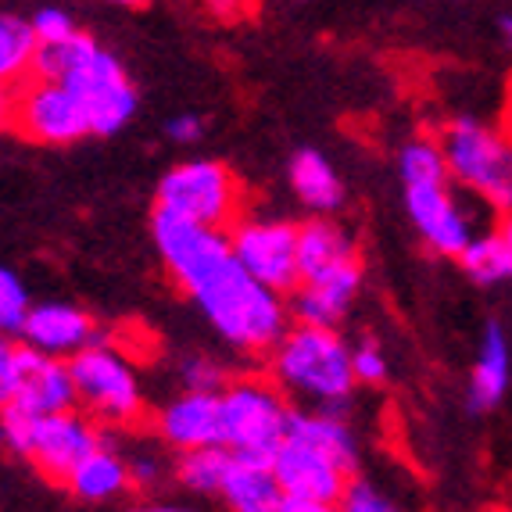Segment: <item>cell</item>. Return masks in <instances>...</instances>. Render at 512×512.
I'll use <instances>...</instances> for the list:
<instances>
[{
  "label": "cell",
  "instance_id": "28",
  "mask_svg": "<svg viewBox=\"0 0 512 512\" xmlns=\"http://www.w3.org/2000/svg\"><path fill=\"white\" fill-rule=\"evenodd\" d=\"M36 419L29 409H22V405H4L0 409V441L8 444V452L22 455V459H29V448H33V430H36Z\"/></svg>",
  "mask_w": 512,
  "mask_h": 512
},
{
  "label": "cell",
  "instance_id": "16",
  "mask_svg": "<svg viewBox=\"0 0 512 512\" xmlns=\"http://www.w3.org/2000/svg\"><path fill=\"white\" fill-rule=\"evenodd\" d=\"M15 405L29 409L33 416H51V412L76 409V384H72L69 359L43 355V351H36L26 344V351H22V380H18Z\"/></svg>",
  "mask_w": 512,
  "mask_h": 512
},
{
  "label": "cell",
  "instance_id": "26",
  "mask_svg": "<svg viewBox=\"0 0 512 512\" xmlns=\"http://www.w3.org/2000/svg\"><path fill=\"white\" fill-rule=\"evenodd\" d=\"M398 172H402L405 187L416 183H448V162H444L441 140L437 137H416L398 154Z\"/></svg>",
  "mask_w": 512,
  "mask_h": 512
},
{
  "label": "cell",
  "instance_id": "25",
  "mask_svg": "<svg viewBox=\"0 0 512 512\" xmlns=\"http://www.w3.org/2000/svg\"><path fill=\"white\" fill-rule=\"evenodd\" d=\"M97 40L86 36L83 29L61 36V40H40L36 43V58H33V76L40 79H65L86 54L94 51Z\"/></svg>",
  "mask_w": 512,
  "mask_h": 512
},
{
  "label": "cell",
  "instance_id": "40",
  "mask_svg": "<svg viewBox=\"0 0 512 512\" xmlns=\"http://www.w3.org/2000/svg\"><path fill=\"white\" fill-rule=\"evenodd\" d=\"M111 4H119V8H140V4H147V0H111Z\"/></svg>",
  "mask_w": 512,
  "mask_h": 512
},
{
  "label": "cell",
  "instance_id": "32",
  "mask_svg": "<svg viewBox=\"0 0 512 512\" xmlns=\"http://www.w3.org/2000/svg\"><path fill=\"white\" fill-rule=\"evenodd\" d=\"M337 509H344V512H391L394 502H391V498H380V491H376L373 484H366V480H359V477H351L348 487H344L341 505H337Z\"/></svg>",
  "mask_w": 512,
  "mask_h": 512
},
{
  "label": "cell",
  "instance_id": "19",
  "mask_svg": "<svg viewBox=\"0 0 512 512\" xmlns=\"http://www.w3.org/2000/svg\"><path fill=\"white\" fill-rule=\"evenodd\" d=\"M355 258V240L348 237L344 226L330 219V215H312L308 222L298 226V269L301 280L319 276L333 265Z\"/></svg>",
  "mask_w": 512,
  "mask_h": 512
},
{
  "label": "cell",
  "instance_id": "3",
  "mask_svg": "<svg viewBox=\"0 0 512 512\" xmlns=\"http://www.w3.org/2000/svg\"><path fill=\"white\" fill-rule=\"evenodd\" d=\"M437 140L448 162V176L462 190H470L498 215L512 212V137L502 126L459 115L444 122Z\"/></svg>",
  "mask_w": 512,
  "mask_h": 512
},
{
  "label": "cell",
  "instance_id": "10",
  "mask_svg": "<svg viewBox=\"0 0 512 512\" xmlns=\"http://www.w3.org/2000/svg\"><path fill=\"white\" fill-rule=\"evenodd\" d=\"M61 83H69L83 97L86 115H90V137H115L137 115V86L129 83L122 61L104 51L101 43Z\"/></svg>",
  "mask_w": 512,
  "mask_h": 512
},
{
  "label": "cell",
  "instance_id": "30",
  "mask_svg": "<svg viewBox=\"0 0 512 512\" xmlns=\"http://www.w3.org/2000/svg\"><path fill=\"white\" fill-rule=\"evenodd\" d=\"M22 351L26 344L11 341V333H0V409L15 402L18 380H22Z\"/></svg>",
  "mask_w": 512,
  "mask_h": 512
},
{
  "label": "cell",
  "instance_id": "2",
  "mask_svg": "<svg viewBox=\"0 0 512 512\" xmlns=\"http://www.w3.org/2000/svg\"><path fill=\"white\" fill-rule=\"evenodd\" d=\"M273 355V380L283 391L301 394L323 412L341 416L355 387L351 373V344L337 333V326L294 323L283 330Z\"/></svg>",
  "mask_w": 512,
  "mask_h": 512
},
{
  "label": "cell",
  "instance_id": "11",
  "mask_svg": "<svg viewBox=\"0 0 512 512\" xmlns=\"http://www.w3.org/2000/svg\"><path fill=\"white\" fill-rule=\"evenodd\" d=\"M94 448H101V423H97L94 416H86L76 405V409L51 412V416L36 419L29 462H33L51 484L65 487L69 473L76 470Z\"/></svg>",
  "mask_w": 512,
  "mask_h": 512
},
{
  "label": "cell",
  "instance_id": "39",
  "mask_svg": "<svg viewBox=\"0 0 512 512\" xmlns=\"http://www.w3.org/2000/svg\"><path fill=\"white\" fill-rule=\"evenodd\" d=\"M498 233H502L505 248H509V255H512V212L502 215V226H498Z\"/></svg>",
  "mask_w": 512,
  "mask_h": 512
},
{
  "label": "cell",
  "instance_id": "24",
  "mask_svg": "<svg viewBox=\"0 0 512 512\" xmlns=\"http://www.w3.org/2000/svg\"><path fill=\"white\" fill-rule=\"evenodd\" d=\"M233 452L226 444H205V448H190L176 462V480L194 495H219L226 470H230Z\"/></svg>",
  "mask_w": 512,
  "mask_h": 512
},
{
  "label": "cell",
  "instance_id": "7",
  "mask_svg": "<svg viewBox=\"0 0 512 512\" xmlns=\"http://www.w3.org/2000/svg\"><path fill=\"white\" fill-rule=\"evenodd\" d=\"M273 470L283 487L280 512H330L341 505L351 473H344L323 448L291 434L273 452Z\"/></svg>",
  "mask_w": 512,
  "mask_h": 512
},
{
  "label": "cell",
  "instance_id": "14",
  "mask_svg": "<svg viewBox=\"0 0 512 512\" xmlns=\"http://www.w3.org/2000/svg\"><path fill=\"white\" fill-rule=\"evenodd\" d=\"M18 337H22L29 348L43 351V355H58V359H72L86 344L101 341L94 319L86 316L83 308L65 305V301H47V305L29 308V316H26V323H22V330H18Z\"/></svg>",
  "mask_w": 512,
  "mask_h": 512
},
{
  "label": "cell",
  "instance_id": "36",
  "mask_svg": "<svg viewBox=\"0 0 512 512\" xmlns=\"http://www.w3.org/2000/svg\"><path fill=\"white\" fill-rule=\"evenodd\" d=\"M208 8L215 11L219 18H237L240 15V0H208Z\"/></svg>",
  "mask_w": 512,
  "mask_h": 512
},
{
  "label": "cell",
  "instance_id": "35",
  "mask_svg": "<svg viewBox=\"0 0 512 512\" xmlns=\"http://www.w3.org/2000/svg\"><path fill=\"white\" fill-rule=\"evenodd\" d=\"M15 122V86L0 83V129H11Z\"/></svg>",
  "mask_w": 512,
  "mask_h": 512
},
{
  "label": "cell",
  "instance_id": "17",
  "mask_svg": "<svg viewBox=\"0 0 512 512\" xmlns=\"http://www.w3.org/2000/svg\"><path fill=\"white\" fill-rule=\"evenodd\" d=\"M219 498L237 512H280L283 487L276 480L273 459L233 452Z\"/></svg>",
  "mask_w": 512,
  "mask_h": 512
},
{
  "label": "cell",
  "instance_id": "38",
  "mask_svg": "<svg viewBox=\"0 0 512 512\" xmlns=\"http://www.w3.org/2000/svg\"><path fill=\"white\" fill-rule=\"evenodd\" d=\"M498 36H502V43L512 51V15H502V18H498Z\"/></svg>",
  "mask_w": 512,
  "mask_h": 512
},
{
  "label": "cell",
  "instance_id": "23",
  "mask_svg": "<svg viewBox=\"0 0 512 512\" xmlns=\"http://www.w3.org/2000/svg\"><path fill=\"white\" fill-rule=\"evenodd\" d=\"M459 265L466 269V276H470L473 283H480V287H495V283L512 280V255L498 230L473 233L470 244L459 251Z\"/></svg>",
  "mask_w": 512,
  "mask_h": 512
},
{
  "label": "cell",
  "instance_id": "1",
  "mask_svg": "<svg viewBox=\"0 0 512 512\" xmlns=\"http://www.w3.org/2000/svg\"><path fill=\"white\" fill-rule=\"evenodd\" d=\"M154 248L162 255L172 283L194 301L222 341L244 355H269L287 330V298L258 283L233 258L226 230L154 208Z\"/></svg>",
  "mask_w": 512,
  "mask_h": 512
},
{
  "label": "cell",
  "instance_id": "22",
  "mask_svg": "<svg viewBox=\"0 0 512 512\" xmlns=\"http://www.w3.org/2000/svg\"><path fill=\"white\" fill-rule=\"evenodd\" d=\"M36 43L40 40H36L29 18L0 11V83L22 86L33 76Z\"/></svg>",
  "mask_w": 512,
  "mask_h": 512
},
{
  "label": "cell",
  "instance_id": "31",
  "mask_svg": "<svg viewBox=\"0 0 512 512\" xmlns=\"http://www.w3.org/2000/svg\"><path fill=\"white\" fill-rule=\"evenodd\" d=\"M180 376H183V384L194 387V391H222V387L230 384L226 369L215 359H205V355H194V359L183 362Z\"/></svg>",
  "mask_w": 512,
  "mask_h": 512
},
{
  "label": "cell",
  "instance_id": "15",
  "mask_svg": "<svg viewBox=\"0 0 512 512\" xmlns=\"http://www.w3.org/2000/svg\"><path fill=\"white\" fill-rule=\"evenodd\" d=\"M158 434L180 448H205V444H222V402L219 391H194L172 398L162 412H158Z\"/></svg>",
  "mask_w": 512,
  "mask_h": 512
},
{
  "label": "cell",
  "instance_id": "18",
  "mask_svg": "<svg viewBox=\"0 0 512 512\" xmlns=\"http://www.w3.org/2000/svg\"><path fill=\"white\" fill-rule=\"evenodd\" d=\"M509 376H512V355H509V337L498 323H487L484 337H480V351L477 362H473L470 373V409L473 412H487L495 409L498 402L509 391Z\"/></svg>",
  "mask_w": 512,
  "mask_h": 512
},
{
  "label": "cell",
  "instance_id": "6",
  "mask_svg": "<svg viewBox=\"0 0 512 512\" xmlns=\"http://www.w3.org/2000/svg\"><path fill=\"white\" fill-rule=\"evenodd\" d=\"M158 208L212 226V230H230L244 215V187L230 165L212 162V158L180 162L158 183Z\"/></svg>",
  "mask_w": 512,
  "mask_h": 512
},
{
  "label": "cell",
  "instance_id": "27",
  "mask_svg": "<svg viewBox=\"0 0 512 512\" xmlns=\"http://www.w3.org/2000/svg\"><path fill=\"white\" fill-rule=\"evenodd\" d=\"M29 308L33 305H29L26 283L18 280L11 269L0 265V333H11V337H15V333L22 330V323H26Z\"/></svg>",
  "mask_w": 512,
  "mask_h": 512
},
{
  "label": "cell",
  "instance_id": "12",
  "mask_svg": "<svg viewBox=\"0 0 512 512\" xmlns=\"http://www.w3.org/2000/svg\"><path fill=\"white\" fill-rule=\"evenodd\" d=\"M405 208H409L412 226L427 240L430 251L444 258H459V251L470 244L473 222L462 212L448 183H416L405 187Z\"/></svg>",
  "mask_w": 512,
  "mask_h": 512
},
{
  "label": "cell",
  "instance_id": "4",
  "mask_svg": "<svg viewBox=\"0 0 512 512\" xmlns=\"http://www.w3.org/2000/svg\"><path fill=\"white\" fill-rule=\"evenodd\" d=\"M222 402V444L230 452L273 459L291 427V405L276 380L240 376L219 391Z\"/></svg>",
  "mask_w": 512,
  "mask_h": 512
},
{
  "label": "cell",
  "instance_id": "8",
  "mask_svg": "<svg viewBox=\"0 0 512 512\" xmlns=\"http://www.w3.org/2000/svg\"><path fill=\"white\" fill-rule=\"evenodd\" d=\"M26 140L43 147H69L90 137V115H86L83 97L61 79L29 76L22 86H15V122Z\"/></svg>",
  "mask_w": 512,
  "mask_h": 512
},
{
  "label": "cell",
  "instance_id": "29",
  "mask_svg": "<svg viewBox=\"0 0 512 512\" xmlns=\"http://www.w3.org/2000/svg\"><path fill=\"white\" fill-rule=\"evenodd\" d=\"M351 373H355V384H384L387 380V359L373 337H362L351 348Z\"/></svg>",
  "mask_w": 512,
  "mask_h": 512
},
{
  "label": "cell",
  "instance_id": "5",
  "mask_svg": "<svg viewBox=\"0 0 512 512\" xmlns=\"http://www.w3.org/2000/svg\"><path fill=\"white\" fill-rule=\"evenodd\" d=\"M72 384H76V405L94 416L104 427H129L144 416L137 369L119 348L104 341L86 344L69 359Z\"/></svg>",
  "mask_w": 512,
  "mask_h": 512
},
{
  "label": "cell",
  "instance_id": "37",
  "mask_svg": "<svg viewBox=\"0 0 512 512\" xmlns=\"http://www.w3.org/2000/svg\"><path fill=\"white\" fill-rule=\"evenodd\" d=\"M498 126H502L505 133H509V137H512V79H509V94H505V104H502V122H498Z\"/></svg>",
  "mask_w": 512,
  "mask_h": 512
},
{
  "label": "cell",
  "instance_id": "33",
  "mask_svg": "<svg viewBox=\"0 0 512 512\" xmlns=\"http://www.w3.org/2000/svg\"><path fill=\"white\" fill-rule=\"evenodd\" d=\"M33 33L36 40H61V36L76 33V22H72V15H65L61 8H40L33 18Z\"/></svg>",
  "mask_w": 512,
  "mask_h": 512
},
{
  "label": "cell",
  "instance_id": "9",
  "mask_svg": "<svg viewBox=\"0 0 512 512\" xmlns=\"http://www.w3.org/2000/svg\"><path fill=\"white\" fill-rule=\"evenodd\" d=\"M230 251L258 283L269 291L287 294L301 283L298 269V226L283 219H244L240 215L230 230Z\"/></svg>",
  "mask_w": 512,
  "mask_h": 512
},
{
  "label": "cell",
  "instance_id": "13",
  "mask_svg": "<svg viewBox=\"0 0 512 512\" xmlns=\"http://www.w3.org/2000/svg\"><path fill=\"white\" fill-rule=\"evenodd\" d=\"M359 291H362V262L355 255L348 262L326 269V273L301 280L287 294V312H291L294 323L337 326L351 312Z\"/></svg>",
  "mask_w": 512,
  "mask_h": 512
},
{
  "label": "cell",
  "instance_id": "20",
  "mask_svg": "<svg viewBox=\"0 0 512 512\" xmlns=\"http://www.w3.org/2000/svg\"><path fill=\"white\" fill-rule=\"evenodd\" d=\"M291 187L301 197V205L316 215H330L344 205V180L316 147H305L291 158Z\"/></svg>",
  "mask_w": 512,
  "mask_h": 512
},
{
  "label": "cell",
  "instance_id": "21",
  "mask_svg": "<svg viewBox=\"0 0 512 512\" xmlns=\"http://www.w3.org/2000/svg\"><path fill=\"white\" fill-rule=\"evenodd\" d=\"M65 487L79 502H111L129 487V466L101 444L69 473Z\"/></svg>",
  "mask_w": 512,
  "mask_h": 512
},
{
  "label": "cell",
  "instance_id": "34",
  "mask_svg": "<svg viewBox=\"0 0 512 512\" xmlns=\"http://www.w3.org/2000/svg\"><path fill=\"white\" fill-rule=\"evenodd\" d=\"M165 133H169V140H176V144H197V140L205 137V119H201V115H176V119L165 126Z\"/></svg>",
  "mask_w": 512,
  "mask_h": 512
}]
</instances>
